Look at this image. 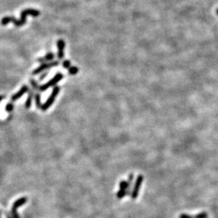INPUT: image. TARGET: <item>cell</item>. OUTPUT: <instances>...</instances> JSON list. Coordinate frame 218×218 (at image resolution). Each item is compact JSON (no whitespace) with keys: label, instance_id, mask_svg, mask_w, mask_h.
I'll return each mask as SVG.
<instances>
[{"label":"cell","instance_id":"cell-3","mask_svg":"<svg viewBox=\"0 0 218 218\" xmlns=\"http://www.w3.org/2000/svg\"><path fill=\"white\" fill-rule=\"evenodd\" d=\"M63 77L64 75L61 72L57 73V74L54 76L53 79H50L48 82L44 84L41 85V86H39V90H38V91H45L48 90V89L50 88V87L55 86L60 80L63 79Z\"/></svg>","mask_w":218,"mask_h":218},{"label":"cell","instance_id":"cell-2","mask_svg":"<svg viewBox=\"0 0 218 218\" xmlns=\"http://www.w3.org/2000/svg\"><path fill=\"white\" fill-rule=\"evenodd\" d=\"M60 86H55L53 87V91H52V93L50 94V95L48 97V99H47V101H45L44 104H42L41 106V110L43 111H47L49 108L53 104L54 101H55V98L57 95H58L59 93H60Z\"/></svg>","mask_w":218,"mask_h":218},{"label":"cell","instance_id":"cell-18","mask_svg":"<svg viewBox=\"0 0 218 218\" xmlns=\"http://www.w3.org/2000/svg\"><path fill=\"white\" fill-rule=\"evenodd\" d=\"M48 73H49V71H43V73H42V74H41V75H40L39 78H38V80H39V81H42V80H43V79H45V77H46V76H48Z\"/></svg>","mask_w":218,"mask_h":218},{"label":"cell","instance_id":"cell-19","mask_svg":"<svg viewBox=\"0 0 218 218\" xmlns=\"http://www.w3.org/2000/svg\"><path fill=\"white\" fill-rule=\"evenodd\" d=\"M179 218H193V217L186 214H180V216H179Z\"/></svg>","mask_w":218,"mask_h":218},{"label":"cell","instance_id":"cell-14","mask_svg":"<svg viewBox=\"0 0 218 218\" xmlns=\"http://www.w3.org/2000/svg\"><path fill=\"white\" fill-rule=\"evenodd\" d=\"M79 71V68L76 66H73V67H70L68 69V73L71 75H75Z\"/></svg>","mask_w":218,"mask_h":218},{"label":"cell","instance_id":"cell-1","mask_svg":"<svg viewBox=\"0 0 218 218\" xmlns=\"http://www.w3.org/2000/svg\"><path fill=\"white\" fill-rule=\"evenodd\" d=\"M41 14L40 11L37 9H26L23 10L21 13V18L19 20H17L15 17L14 16H5L1 20V24L2 26L7 25L9 23L13 22L14 24V26L16 27L22 26L23 25L26 24V17L27 16L30 15L34 17H37Z\"/></svg>","mask_w":218,"mask_h":218},{"label":"cell","instance_id":"cell-11","mask_svg":"<svg viewBox=\"0 0 218 218\" xmlns=\"http://www.w3.org/2000/svg\"><path fill=\"white\" fill-rule=\"evenodd\" d=\"M34 98H35V102H36V106L38 109H41L42 104H41V95L39 92L37 91L34 94Z\"/></svg>","mask_w":218,"mask_h":218},{"label":"cell","instance_id":"cell-17","mask_svg":"<svg viewBox=\"0 0 218 218\" xmlns=\"http://www.w3.org/2000/svg\"><path fill=\"white\" fill-rule=\"evenodd\" d=\"M62 67L66 68V69H69L71 67V62L69 60H64L62 62Z\"/></svg>","mask_w":218,"mask_h":218},{"label":"cell","instance_id":"cell-8","mask_svg":"<svg viewBox=\"0 0 218 218\" xmlns=\"http://www.w3.org/2000/svg\"><path fill=\"white\" fill-rule=\"evenodd\" d=\"M29 88L27 85H23L21 88V89L19 90L16 94H15L14 95L12 96L11 100L12 101H15L18 100V99H20L22 96H24V94H26L27 92L29 91Z\"/></svg>","mask_w":218,"mask_h":218},{"label":"cell","instance_id":"cell-7","mask_svg":"<svg viewBox=\"0 0 218 218\" xmlns=\"http://www.w3.org/2000/svg\"><path fill=\"white\" fill-rule=\"evenodd\" d=\"M57 57L59 60H62L64 57V48H65V42L64 40L60 39L57 42Z\"/></svg>","mask_w":218,"mask_h":218},{"label":"cell","instance_id":"cell-22","mask_svg":"<svg viewBox=\"0 0 218 218\" xmlns=\"http://www.w3.org/2000/svg\"><path fill=\"white\" fill-rule=\"evenodd\" d=\"M217 14H218V9H217Z\"/></svg>","mask_w":218,"mask_h":218},{"label":"cell","instance_id":"cell-16","mask_svg":"<svg viewBox=\"0 0 218 218\" xmlns=\"http://www.w3.org/2000/svg\"><path fill=\"white\" fill-rule=\"evenodd\" d=\"M14 109V104H11V103H8L7 104H6V107H5V110H6V111H7V112H11L12 111H13Z\"/></svg>","mask_w":218,"mask_h":218},{"label":"cell","instance_id":"cell-13","mask_svg":"<svg viewBox=\"0 0 218 218\" xmlns=\"http://www.w3.org/2000/svg\"><path fill=\"white\" fill-rule=\"evenodd\" d=\"M30 84H31V86H32L33 89H34L35 91H38L40 86H39V84H38V83L37 82V81H36V80L34 79H31Z\"/></svg>","mask_w":218,"mask_h":218},{"label":"cell","instance_id":"cell-21","mask_svg":"<svg viewBox=\"0 0 218 218\" xmlns=\"http://www.w3.org/2000/svg\"><path fill=\"white\" fill-rule=\"evenodd\" d=\"M1 211H0V218H1Z\"/></svg>","mask_w":218,"mask_h":218},{"label":"cell","instance_id":"cell-4","mask_svg":"<svg viewBox=\"0 0 218 218\" xmlns=\"http://www.w3.org/2000/svg\"><path fill=\"white\" fill-rule=\"evenodd\" d=\"M26 202H27L26 197H23V198H19V199L17 200L16 201H15L11 207V216H10L9 214H7L8 215L7 218H20L19 217V214H18V212H17V209H18L19 207H20L21 206H22V205H24Z\"/></svg>","mask_w":218,"mask_h":218},{"label":"cell","instance_id":"cell-6","mask_svg":"<svg viewBox=\"0 0 218 218\" xmlns=\"http://www.w3.org/2000/svg\"><path fill=\"white\" fill-rule=\"evenodd\" d=\"M143 180H144V177L142 175H139L136 179L135 186H134L133 189H132L131 193H130V196H131L132 199H136L138 197L139 191V189H140L141 185H142L143 182Z\"/></svg>","mask_w":218,"mask_h":218},{"label":"cell","instance_id":"cell-12","mask_svg":"<svg viewBox=\"0 0 218 218\" xmlns=\"http://www.w3.org/2000/svg\"><path fill=\"white\" fill-rule=\"evenodd\" d=\"M128 194H130V191H126V190L119 189V191H118V193H117V197H118V198L120 199V198H123V197H125V196H127V195H128Z\"/></svg>","mask_w":218,"mask_h":218},{"label":"cell","instance_id":"cell-20","mask_svg":"<svg viewBox=\"0 0 218 218\" xmlns=\"http://www.w3.org/2000/svg\"><path fill=\"white\" fill-rule=\"evenodd\" d=\"M4 99V96H0V103Z\"/></svg>","mask_w":218,"mask_h":218},{"label":"cell","instance_id":"cell-10","mask_svg":"<svg viewBox=\"0 0 218 218\" xmlns=\"http://www.w3.org/2000/svg\"><path fill=\"white\" fill-rule=\"evenodd\" d=\"M28 93H29V95H28V98L26 99V101L25 107L26 108V109H29V108H31V104H32V99L34 97V94L36 92H35V91L34 89H29V91H28Z\"/></svg>","mask_w":218,"mask_h":218},{"label":"cell","instance_id":"cell-5","mask_svg":"<svg viewBox=\"0 0 218 218\" xmlns=\"http://www.w3.org/2000/svg\"><path fill=\"white\" fill-rule=\"evenodd\" d=\"M59 64H60L59 61H52V62L42 63L39 67H38L36 69H35L34 70L32 71V74L33 75H37V74H41V73L43 72V71H45L46 69L58 66Z\"/></svg>","mask_w":218,"mask_h":218},{"label":"cell","instance_id":"cell-9","mask_svg":"<svg viewBox=\"0 0 218 218\" xmlns=\"http://www.w3.org/2000/svg\"><path fill=\"white\" fill-rule=\"evenodd\" d=\"M55 57V55L52 52H49L48 53H47L44 57H38V62H41V63H44V62H52Z\"/></svg>","mask_w":218,"mask_h":218},{"label":"cell","instance_id":"cell-15","mask_svg":"<svg viewBox=\"0 0 218 218\" xmlns=\"http://www.w3.org/2000/svg\"><path fill=\"white\" fill-rule=\"evenodd\" d=\"M193 217V216H192ZM207 213L205 212H200V213L196 214V215L193 216V218H207Z\"/></svg>","mask_w":218,"mask_h":218}]
</instances>
